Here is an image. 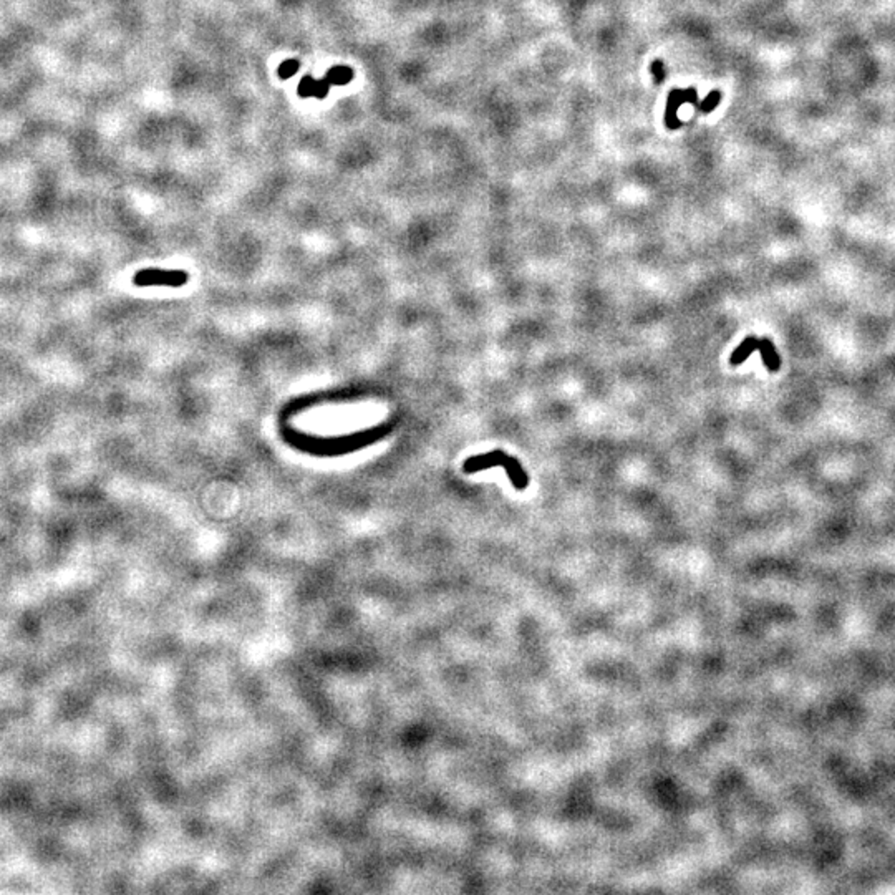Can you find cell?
I'll return each instance as SVG.
<instances>
[{"label": "cell", "instance_id": "cell-1", "mask_svg": "<svg viewBox=\"0 0 895 895\" xmlns=\"http://www.w3.org/2000/svg\"><path fill=\"white\" fill-rule=\"evenodd\" d=\"M189 274L178 269H143L136 272L133 284L136 287H183L188 284Z\"/></svg>", "mask_w": 895, "mask_h": 895}, {"label": "cell", "instance_id": "cell-2", "mask_svg": "<svg viewBox=\"0 0 895 895\" xmlns=\"http://www.w3.org/2000/svg\"><path fill=\"white\" fill-rule=\"evenodd\" d=\"M506 458H508V453L501 451V449H494V451L478 454V456L468 458L466 461H464L463 471L466 474H474V473L484 471V469H489L494 466H503Z\"/></svg>", "mask_w": 895, "mask_h": 895}, {"label": "cell", "instance_id": "cell-3", "mask_svg": "<svg viewBox=\"0 0 895 895\" xmlns=\"http://www.w3.org/2000/svg\"><path fill=\"white\" fill-rule=\"evenodd\" d=\"M503 466H504L506 473H508L511 483H513V486L515 489H519V491H524V489L529 486L528 474H525L524 468L520 466V463L514 456H509V454H508V458H506V461H504Z\"/></svg>", "mask_w": 895, "mask_h": 895}, {"label": "cell", "instance_id": "cell-4", "mask_svg": "<svg viewBox=\"0 0 895 895\" xmlns=\"http://www.w3.org/2000/svg\"><path fill=\"white\" fill-rule=\"evenodd\" d=\"M758 350H760L761 353V358H763V362H765L768 372L775 373L780 370L781 358L780 355H778L775 343H773L770 338H760V340H758Z\"/></svg>", "mask_w": 895, "mask_h": 895}, {"label": "cell", "instance_id": "cell-5", "mask_svg": "<svg viewBox=\"0 0 895 895\" xmlns=\"http://www.w3.org/2000/svg\"><path fill=\"white\" fill-rule=\"evenodd\" d=\"M758 340H760V338H758V337H755V335H748V337L745 338V340H743V342L740 343V347H736V348H735V352L731 353V357H730V363H731V365H733V367L741 365V363L745 362L746 358L750 357L753 352L758 350Z\"/></svg>", "mask_w": 895, "mask_h": 895}, {"label": "cell", "instance_id": "cell-6", "mask_svg": "<svg viewBox=\"0 0 895 895\" xmlns=\"http://www.w3.org/2000/svg\"><path fill=\"white\" fill-rule=\"evenodd\" d=\"M325 78L330 85H345L353 78V70L348 67H333L328 70Z\"/></svg>", "mask_w": 895, "mask_h": 895}, {"label": "cell", "instance_id": "cell-7", "mask_svg": "<svg viewBox=\"0 0 895 895\" xmlns=\"http://www.w3.org/2000/svg\"><path fill=\"white\" fill-rule=\"evenodd\" d=\"M315 87H317V80L312 78L310 75H307V77L302 78V82H300V85H298L297 92L303 98L315 97Z\"/></svg>", "mask_w": 895, "mask_h": 895}, {"label": "cell", "instance_id": "cell-8", "mask_svg": "<svg viewBox=\"0 0 895 895\" xmlns=\"http://www.w3.org/2000/svg\"><path fill=\"white\" fill-rule=\"evenodd\" d=\"M298 68H300V63H298L297 60L294 58L286 60V62L281 63V67H279V77L281 78L294 77V75L298 72Z\"/></svg>", "mask_w": 895, "mask_h": 895}, {"label": "cell", "instance_id": "cell-9", "mask_svg": "<svg viewBox=\"0 0 895 895\" xmlns=\"http://www.w3.org/2000/svg\"><path fill=\"white\" fill-rule=\"evenodd\" d=\"M328 90H330V82L327 78L317 80V87H315V97L317 98H325L328 95Z\"/></svg>", "mask_w": 895, "mask_h": 895}]
</instances>
